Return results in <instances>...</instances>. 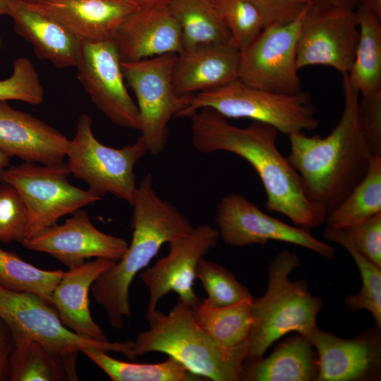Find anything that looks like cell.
Instances as JSON below:
<instances>
[{
	"label": "cell",
	"mask_w": 381,
	"mask_h": 381,
	"mask_svg": "<svg viewBox=\"0 0 381 381\" xmlns=\"http://www.w3.org/2000/svg\"><path fill=\"white\" fill-rule=\"evenodd\" d=\"M131 221L132 239L122 258L103 272L90 292L105 310L114 329L125 326L131 316L129 289L135 275L147 267L165 243L188 235L194 228L170 201L162 199L148 173L138 186Z\"/></svg>",
	"instance_id": "obj_3"
},
{
	"label": "cell",
	"mask_w": 381,
	"mask_h": 381,
	"mask_svg": "<svg viewBox=\"0 0 381 381\" xmlns=\"http://www.w3.org/2000/svg\"><path fill=\"white\" fill-rule=\"evenodd\" d=\"M177 54H168L137 61L122 62L121 68L137 99L141 135L148 152L157 155L167 145L168 123L189 104L193 95H179L174 87L173 69Z\"/></svg>",
	"instance_id": "obj_10"
},
{
	"label": "cell",
	"mask_w": 381,
	"mask_h": 381,
	"mask_svg": "<svg viewBox=\"0 0 381 381\" xmlns=\"http://www.w3.org/2000/svg\"><path fill=\"white\" fill-rule=\"evenodd\" d=\"M14 93V84L10 78L0 80V101L11 100Z\"/></svg>",
	"instance_id": "obj_41"
},
{
	"label": "cell",
	"mask_w": 381,
	"mask_h": 381,
	"mask_svg": "<svg viewBox=\"0 0 381 381\" xmlns=\"http://www.w3.org/2000/svg\"><path fill=\"white\" fill-rule=\"evenodd\" d=\"M16 32L33 47L35 55L59 68L75 67L80 40L31 0H8Z\"/></svg>",
	"instance_id": "obj_19"
},
{
	"label": "cell",
	"mask_w": 381,
	"mask_h": 381,
	"mask_svg": "<svg viewBox=\"0 0 381 381\" xmlns=\"http://www.w3.org/2000/svg\"><path fill=\"white\" fill-rule=\"evenodd\" d=\"M344 109L326 137L290 134V164L297 171L310 200L327 215L361 181L373 155L361 133L357 107L359 92L342 74Z\"/></svg>",
	"instance_id": "obj_2"
},
{
	"label": "cell",
	"mask_w": 381,
	"mask_h": 381,
	"mask_svg": "<svg viewBox=\"0 0 381 381\" xmlns=\"http://www.w3.org/2000/svg\"><path fill=\"white\" fill-rule=\"evenodd\" d=\"M251 301H243L229 306L212 308L202 300L192 308L196 322L226 360L236 358L246 360L247 341L253 327Z\"/></svg>",
	"instance_id": "obj_24"
},
{
	"label": "cell",
	"mask_w": 381,
	"mask_h": 381,
	"mask_svg": "<svg viewBox=\"0 0 381 381\" xmlns=\"http://www.w3.org/2000/svg\"><path fill=\"white\" fill-rule=\"evenodd\" d=\"M294 253L284 250L271 262L265 294L250 304L253 327L247 341L246 360H258L277 339L296 332L309 340L318 329L316 319L322 307L305 281H292L299 265Z\"/></svg>",
	"instance_id": "obj_4"
},
{
	"label": "cell",
	"mask_w": 381,
	"mask_h": 381,
	"mask_svg": "<svg viewBox=\"0 0 381 381\" xmlns=\"http://www.w3.org/2000/svg\"><path fill=\"white\" fill-rule=\"evenodd\" d=\"M346 229L356 248L381 267V213Z\"/></svg>",
	"instance_id": "obj_37"
},
{
	"label": "cell",
	"mask_w": 381,
	"mask_h": 381,
	"mask_svg": "<svg viewBox=\"0 0 381 381\" xmlns=\"http://www.w3.org/2000/svg\"><path fill=\"white\" fill-rule=\"evenodd\" d=\"M8 0H0V16H8Z\"/></svg>",
	"instance_id": "obj_45"
},
{
	"label": "cell",
	"mask_w": 381,
	"mask_h": 381,
	"mask_svg": "<svg viewBox=\"0 0 381 381\" xmlns=\"http://www.w3.org/2000/svg\"><path fill=\"white\" fill-rule=\"evenodd\" d=\"M219 234L208 224L194 227L186 236L169 243L166 256L140 272L149 290L147 320L157 310L159 301L170 291L187 306L194 308L200 301L193 289L200 261L215 247Z\"/></svg>",
	"instance_id": "obj_14"
},
{
	"label": "cell",
	"mask_w": 381,
	"mask_h": 381,
	"mask_svg": "<svg viewBox=\"0 0 381 381\" xmlns=\"http://www.w3.org/2000/svg\"><path fill=\"white\" fill-rule=\"evenodd\" d=\"M0 318L10 328L12 336L26 335L68 361L76 362L78 353L88 348L119 352L131 360L136 358L133 341H98L81 337L64 325L53 306L32 294L0 286Z\"/></svg>",
	"instance_id": "obj_9"
},
{
	"label": "cell",
	"mask_w": 381,
	"mask_h": 381,
	"mask_svg": "<svg viewBox=\"0 0 381 381\" xmlns=\"http://www.w3.org/2000/svg\"><path fill=\"white\" fill-rule=\"evenodd\" d=\"M112 40L122 62L183 51L180 28L169 5L136 10L121 23Z\"/></svg>",
	"instance_id": "obj_17"
},
{
	"label": "cell",
	"mask_w": 381,
	"mask_h": 381,
	"mask_svg": "<svg viewBox=\"0 0 381 381\" xmlns=\"http://www.w3.org/2000/svg\"><path fill=\"white\" fill-rule=\"evenodd\" d=\"M70 174L66 163L47 166L24 162L0 169V181L15 188L26 205L28 219L24 239L56 224L61 217L100 200L90 189L72 185L67 179Z\"/></svg>",
	"instance_id": "obj_8"
},
{
	"label": "cell",
	"mask_w": 381,
	"mask_h": 381,
	"mask_svg": "<svg viewBox=\"0 0 381 381\" xmlns=\"http://www.w3.org/2000/svg\"><path fill=\"white\" fill-rule=\"evenodd\" d=\"M21 243L30 250L52 255L68 268L92 258L118 261L128 246L125 239L99 231L88 213L79 210L64 224H56Z\"/></svg>",
	"instance_id": "obj_16"
},
{
	"label": "cell",
	"mask_w": 381,
	"mask_h": 381,
	"mask_svg": "<svg viewBox=\"0 0 381 381\" xmlns=\"http://www.w3.org/2000/svg\"><path fill=\"white\" fill-rule=\"evenodd\" d=\"M196 278L207 296L203 301L210 307H225L253 298L231 272L205 258L198 265Z\"/></svg>",
	"instance_id": "obj_33"
},
{
	"label": "cell",
	"mask_w": 381,
	"mask_h": 381,
	"mask_svg": "<svg viewBox=\"0 0 381 381\" xmlns=\"http://www.w3.org/2000/svg\"><path fill=\"white\" fill-rule=\"evenodd\" d=\"M26 205L17 190L2 183L0 186V241L20 242L28 225Z\"/></svg>",
	"instance_id": "obj_35"
},
{
	"label": "cell",
	"mask_w": 381,
	"mask_h": 381,
	"mask_svg": "<svg viewBox=\"0 0 381 381\" xmlns=\"http://www.w3.org/2000/svg\"><path fill=\"white\" fill-rule=\"evenodd\" d=\"M306 11L290 23L265 27L240 52L238 80L277 94L303 92L296 66V47Z\"/></svg>",
	"instance_id": "obj_11"
},
{
	"label": "cell",
	"mask_w": 381,
	"mask_h": 381,
	"mask_svg": "<svg viewBox=\"0 0 381 381\" xmlns=\"http://www.w3.org/2000/svg\"><path fill=\"white\" fill-rule=\"evenodd\" d=\"M169 6L179 25L183 51L233 42L209 0H171Z\"/></svg>",
	"instance_id": "obj_28"
},
{
	"label": "cell",
	"mask_w": 381,
	"mask_h": 381,
	"mask_svg": "<svg viewBox=\"0 0 381 381\" xmlns=\"http://www.w3.org/2000/svg\"><path fill=\"white\" fill-rule=\"evenodd\" d=\"M32 1L64 24L80 40L112 39L121 23L139 9L129 0Z\"/></svg>",
	"instance_id": "obj_23"
},
{
	"label": "cell",
	"mask_w": 381,
	"mask_h": 381,
	"mask_svg": "<svg viewBox=\"0 0 381 381\" xmlns=\"http://www.w3.org/2000/svg\"><path fill=\"white\" fill-rule=\"evenodd\" d=\"M10 381L78 380L76 362L59 358L39 341L13 335Z\"/></svg>",
	"instance_id": "obj_26"
},
{
	"label": "cell",
	"mask_w": 381,
	"mask_h": 381,
	"mask_svg": "<svg viewBox=\"0 0 381 381\" xmlns=\"http://www.w3.org/2000/svg\"><path fill=\"white\" fill-rule=\"evenodd\" d=\"M215 222L223 241L233 246L266 244L277 241L297 245L332 259L334 250L308 229L289 225L263 212L239 193H230L219 203Z\"/></svg>",
	"instance_id": "obj_15"
},
{
	"label": "cell",
	"mask_w": 381,
	"mask_h": 381,
	"mask_svg": "<svg viewBox=\"0 0 381 381\" xmlns=\"http://www.w3.org/2000/svg\"><path fill=\"white\" fill-rule=\"evenodd\" d=\"M189 118L196 150L205 154L229 152L253 167L266 193L267 210L282 214L308 230L325 220L326 215L306 195L297 171L278 150L279 132L276 128L259 121L240 128L208 107L197 110Z\"/></svg>",
	"instance_id": "obj_1"
},
{
	"label": "cell",
	"mask_w": 381,
	"mask_h": 381,
	"mask_svg": "<svg viewBox=\"0 0 381 381\" xmlns=\"http://www.w3.org/2000/svg\"><path fill=\"white\" fill-rule=\"evenodd\" d=\"M325 237L341 246L351 255L357 265L362 279L359 292L346 298V305L353 310L365 309L374 317L377 328L381 327V269L363 254L353 243L346 229L327 226Z\"/></svg>",
	"instance_id": "obj_31"
},
{
	"label": "cell",
	"mask_w": 381,
	"mask_h": 381,
	"mask_svg": "<svg viewBox=\"0 0 381 381\" xmlns=\"http://www.w3.org/2000/svg\"><path fill=\"white\" fill-rule=\"evenodd\" d=\"M313 5L323 8H344L356 9L359 4V0H311Z\"/></svg>",
	"instance_id": "obj_40"
},
{
	"label": "cell",
	"mask_w": 381,
	"mask_h": 381,
	"mask_svg": "<svg viewBox=\"0 0 381 381\" xmlns=\"http://www.w3.org/2000/svg\"><path fill=\"white\" fill-rule=\"evenodd\" d=\"M138 8H148L168 6L171 0H129Z\"/></svg>",
	"instance_id": "obj_42"
},
{
	"label": "cell",
	"mask_w": 381,
	"mask_h": 381,
	"mask_svg": "<svg viewBox=\"0 0 381 381\" xmlns=\"http://www.w3.org/2000/svg\"><path fill=\"white\" fill-rule=\"evenodd\" d=\"M64 274L40 269L0 247V286L6 289L36 295L52 306L53 291Z\"/></svg>",
	"instance_id": "obj_32"
},
{
	"label": "cell",
	"mask_w": 381,
	"mask_h": 381,
	"mask_svg": "<svg viewBox=\"0 0 381 381\" xmlns=\"http://www.w3.org/2000/svg\"><path fill=\"white\" fill-rule=\"evenodd\" d=\"M32 1H35V0H32Z\"/></svg>",
	"instance_id": "obj_46"
},
{
	"label": "cell",
	"mask_w": 381,
	"mask_h": 381,
	"mask_svg": "<svg viewBox=\"0 0 381 381\" xmlns=\"http://www.w3.org/2000/svg\"><path fill=\"white\" fill-rule=\"evenodd\" d=\"M13 347V336L10 328L0 318V381L10 380V356Z\"/></svg>",
	"instance_id": "obj_39"
},
{
	"label": "cell",
	"mask_w": 381,
	"mask_h": 381,
	"mask_svg": "<svg viewBox=\"0 0 381 381\" xmlns=\"http://www.w3.org/2000/svg\"><path fill=\"white\" fill-rule=\"evenodd\" d=\"M362 4L373 12L381 20V0H359Z\"/></svg>",
	"instance_id": "obj_43"
},
{
	"label": "cell",
	"mask_w": 381,
	"mask_h": 381,
	"mask_svg": "<svg viewBox=\"0 0 381 381\" xmlns=\"http://www.w3.org/2000/svg\"><path fill=\"white\" fill-rule=\"evenodd\" d=\"M356 11L359 35L347 75L351 84L364 95L381 90V20L362 4Z\"/></svg>",
	"instance_id": "obj_27"
},
{
	"label": "cell",
	"mask_w": 381,
	"mask_h": 381,
	"mask_svg": "<svg viewBox=\"0 0 381 381\" xmlns=\"http://www.w3.org/2000/svg\"><path fill=\"white\" fill-rule=\"evenodd\" d=\"M69 139L34 116L0 101V150L25 162L47 166L64 163Z\"/></svg>",
	"instance_id": "obj_18"
},
{
	"label": "cell",
	"mask_w": 381,
	"mask_h": 381,
	"mask_svg": "<svg viewBox=\"0 0 381 381\" xmlns=\"http://www.w3.org/2000/svg\"><path fill=\"white\" fill-rule=\"evenodd\" d=\"M83 353L113 381H201L202 377L192 373L171 356L157 363H138L115 359L107 352L95 349Z\"/></svg>",
	"instance_id": "obj_30"
},
{
	"label": "cell",
	"mask_w": 381,
	"mask_h": 381,
	"mask_svg": "<svg viewBox=\"0 0 381 381\" xmlns=\"http://www.w3.org/2000/svg\"><path fill=\"white\" fill-rule=\"evenodd\" d=\"M240 50L233 42L207 45L177 54L173 84L179 95L219 88L238 79Z\"/></svg>",
	"instance_id": "obj_20"
},
{
	"label": "cell",
	"mask_w": 381,
	"mask_h": 381,
	"mask_svg": "<svg viewBox=\"0 0 381 381\" xmlns=\"http://www.w3.org/2000/svg\"><path fill=\"white\" fill-rule=\"evenodd\" d=\"M361 97L357 107L358 127L371 153L381 156V90Z\"/></svg>",
	"instance_id": "obj_36"
},
{
	"label": "cell",
	"mask_w": 381,
	"mask_h": 381,
	"mask_svg": "<svg viewBox=\"0 0 381 381\" xmlns=\"http://www.w3.org/2000/svg\"><path fill=\"white\" fill-rule=\"evenodd\" d=\"M310 341L299 334L279 345L268 357L244 368L243 380L308 381L316 379L318 366Z\"/></svg>",
	"instance_id": "obj_25"
},
{
	"label": "cell",
	"mask_w": 381,
	"mask_h": 381,
	"mask_svg": "<svg viewBox=\"0 0 381 381\" xmlns=\"http://www.w3.org/2000/svg\"><path fill=\"white\" fill-rule=\"evenodd\" d=\"M253 4L262 16L265 27L290 23L313 3L311 0H248Z\"/></svg>",
	"instance_id": "obj_38"
},
{
	"label": "cell",
	"mask_w": 381,
	"mask_h": 381,
	"mask_svg": "<svg viewBox=\"0 0 381 381\" xmlns=\"http://www.w3.org/2000/svg\"><path fill=\"white\" fill-rule=\"evenodd\" d=\"M75 67L78 80L98 109L114 124L140 131L139 111L125 85L112 39L81 40Z\"/></svg>",
	"instance_id": "obj_12"
},
{
	"label": "cell",
	"mask_w": 381,
	"mask_h": 381,
	"mask_svg": "<svg viewBox=\"0 0 381 381\" xmlns=\"http://www.w3.org/2000/svg\"><path fill=\"white\" fill-rule=\"evenodd\" d=\"M241 52L265 28L262 15L248 0H209Z\"/></svg>",
	"instance_id": "obj_34"
},
{
	"label": "cell",
	"mask_w": 381,
	"mask_h": 381,
	"mask_svg": "<svg viewBox=\"0 0 381 381\" xmlns=\"http://www.w3.org/2000/svg\"><path fill=\"white\" fill-rule=\"evenodd\" d=\"M310 341L318 351V381L361 380L378 366V339L361 336L345 339L318 328Z\"/></svg>",
	"instance_id": "obj_22"
},
{
	"label": "cell",
	"mask_w": 381,
	"mask_h": 381,
	"mask_svg": "<svg viewBox=\"0 0 381 381\" xmlns=\"http://www.w3.org/2000/svg\"><path fill=\"white\" fill-rule=\"evenodd\" d=\"M10 157L0 150V169L8 166Z\"/></svg>",
	"instance_id": "obj_44"
},
{
	"label": "cell",
	"mask_w": 381,
	"mask_h": 381,
	"mask_svg": "<svg viewBox=\"0 0 381 381\" xmlns=\"http://www.w3.org/2000/svg\"><path fill=\"white\" fill-rule=\"evenodd\" d=\"M381 213V156L373 155L361 181L326 217L328 226L346 229Z\"/></svg>",
	"instance_id": "obj_29"
},
{
	"label": "cell",
	"mask_w": 381,
	"mask_h": 381,
	"mask_svg": "<svg viewBox=\"0 0 381 381\" xmlns=\"http://www.w3.org/2000/svg\"><path fill=\"white\" fill-rule=\"evenodd\" d=\"M116 261L96 258L68 268L53 291L52 304L64 325L89 339L109 341L90 312L89 293L98 277Z\"/></svg>",
	"instance_id": "obj_21"
},
{
	"label": "cell",
	"mask_w": 381,
	"mask_h": 381,
	"mask_svg": "<svg viewBox=\"0 0 381 381\" xmlns=\"http://www.w3.org/2000/svg\"><path fill=\"white\" fill-rule=\"evenodd\" d=\"M211 108L226 119H250L271 125L287 135L313 131L319 122L308 94L271 92L249 86L237 79L217 89L192 96L177 117H189L197 110Z\"/></svg>",
	"instance_id": "obj_6"
},
{
	"label": "cell",
	"mask_w": 381,
	"mask_h": 381,
	"mask_svg": "<svg viewBox=\"0 0 381 381\" xmlns=\"http://www.w3.org/2000/svg\"><path fill=\"white\" fill-rule=\"evenodd\" d=\"M147 321L149 329L133 341L136 358L149 352H161L202 378L212 381L243 380L246 360H226L196 322L192 308L179 299L168 314L157 310Z\"/></svg>",
	"instance_id": "obj_5"
},
{
	"label": "cell",
	"mask_w": 381,
	"mask_h": 381,
	"mask_svg": "<svg viewBox=\"0 0 381 381\" xmlns=\"http://www.w3.org/2000/svg\"><path fill=\"white\" fill-rule=\"evenodd\" d=\"M356 9L323 8L311 5L300 28L296 66L321 65L341 74L351 69L358 40Z\"/></svg>",
	"instance_id": "obj_13"
},
{
	"label": "cell",
	"mask_w": 381,
	"mask_h": 381,
	"mask_svg": "<svg viewBox=\"0 0 381 381\" xmlns=\"http://www.w3.org/2000/svg\"><path fill=\"white\" fill-rule=\"evenodd\" d=\"M92 123L86 114L78 119L66 152L70 173L99 196L111 194L132 205L138 191L134 167L148 152L144 139L140 135L133 144L109 147L96 138Z\"/></svg>",
	"instance_id": "obj_7"
}]
</instances>
